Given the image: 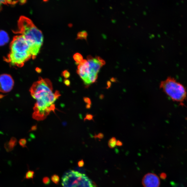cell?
<instances>
[{"mask_svg":"<svg viewBox=\"0 0 187 187\" xmlns=\"http://www.w3.org/2000/svg\"><path fill=\"white\" fill-rule=\"evenodd\" d=\"M18 26L17 33L22 35L27 41L30 46L32 58H35L43 44V36L41 31L30 19L25 16L20 17Z\"/></svg>","mask_w":187,"mask_h":187,"instance_id":"cell-1","label":"cell"},{"mask_svg":"<svg viewBox=\"0 0 187 187\" xmlns=\"http://www.w3.org/2000/svg\"><path fill=\"white\" fill-rule=\"evenodd\" d=\"M32 58L29 44L25 38L20 35L14 37L10 45V52L5 59L13 66L21 67Z\"/></svg>","mask_w":187,"mask_h":187,"instance_id":"cell-2","label":"cell"},{"mask_svg":"<svg viewBox=\"0 0 187 187\" xmlns=\"http://www.w3.org/2000/svg\"><path fill=\"white\" fill-rule=\"evenodd\" d=\"M160 88L174 102L184 106L187 99L185 87L174 78L169 77L160 83Z\"/></svg>","mask_w":187,"mask_h":187,"instance_id":"cell-3","label":"cell"},{"mask_svg":"<svg viewBox=\"0 0 187 187\" xmlns=\"http://www.w3.org/2000/svg\"><path fill=\"white\" fill-rule=\"evenodd\" d=\"M30 92L33 98L48 103H52L55 99V94L52 93V83L48 79L39 78L38 81L32 85Z\"/></svg>","mask_w":187,"mask_h":187,"instance_id":"cell-4","label":"cell"},{"mask_svg":"<svg viewBox=\"0 0 187 187\" xmlns=\"http://www.w3.org/2000/svg\"><path fill=\"white\" fill-rule=\"evenodd\" d=\"M62 185L63 187H97L85 174L72 170L63 175Z\"/></svg>","mask_w":187,"mask_h":187,"instance_id":"cell-5","label":"cell"},{"mask_svg":"<svg viewBox=\"0 0 187 187\" xmlns=\"http://www.w3.org/2000/svg\"><path fill=\"white\" fill-rule=\"evenodd\" d=\"M88 85L94 83L97 78L98 73L101 67L105 64V61L99 56L94 58L89 55L88 56Z\"/></svg>","mask_w":187,"mask_h":187,"instance_id":"cell-6","label":"cell"},{"mask_svg":"<svg viewBox=\"0 0 187 187\" xmlns=\"http://www.w3.org/2000/svg\"><path fill=\"white\" fill-rule=\"evenodd\" d=\"M14 80L10 74H3L0 75V92L8 93L14 87Z\"/></svg>","mask_w":187,"mask_h":187,"instance_id":"cell-7","label":"cell"},{"mask_svg":"<svg viewBox=\"0 0 187 187\" xmlns=\"http://www.w3.org/2000/svg\"><path fill=\"white\" fill-rule=\"evenodd\" d=\"M142 184L144 187H159L160 185V179L154 174L148 173L142 179Z\"/></svg>","mask_w":187,"mask_h":187,"instance_id":"cell-8","label":"cell"},{"mask_svg":"<svg viewBox=\"0 0 187 187\" xmlns=\"http://www.w3.org/2000/svg\"><path fill=\"white\" fill-rule=\"evenodd\" d=\"M8 34L5 31L0 30V46L6 44L9 41Z\"/></svg>","mask_w":187,"mask_h":187,"instance_id":"cell-9","label":"cell"},{"mask_svg":"<svg viewBox=\"0 0 187 187\" xmlns=\"http://www.w3.org/2000/svg\"><path fill=\"white\" fill-rule=\"evenodd\" d=\"M16 139L14 137L12 138L10 141L5 144L6 149L8 151H11L13 149L16 144Z\"/></svg>","mask_w":187,"mask_h":187,"instance_id":"cell-10","label":"cell"},{"mask_svg":"<svg viewBox=\"0 0 187 187\" xmlns=\"http://www.w3.org/2000/svg\"><path fill=\"white\" fill-rule=\"evenodd\" d=\"M73 59L75 61H76V64H78L79 63L82 62L83 60V56L81 54L79 53H76L74 54L73 57Z\"/></svg>","mask_w":187,"mask_h":187,"instance_id":"cell-11","label":"cell"},{"mask_svg":"<svg viewBox=\"0 0 187 187\" xmlns=\"http://www.w3.org/2000/svg\"><path fill=\"white\" fill-rule=\"evenodd\" d=\"M117 140L115 137H112L110 139L108 142V146L111 148H113L116 146Z\"/></svg>","mask_w":187,"mask_h":187,"instance_id":"cell-12","label":"cell"},{"mask_svg":"<svg viewBox=\"0 0 187 187\" xmlns=\"http://www.w3.org/2000/svg\"><path fill=\"white\" fill-rule=\"evenodd\" d=\"M87 33L86 31H82V32H80L78 33L77 39H86L87 37Z\"/></svg>","mask_w":187,"mask_h":187,"instance_id":"cell-13","label":"cell"},{"mask_svg":"<svg viewBox=\"0 0 187 187\" xmlns=\"http://www.w3.org/2000/svg\"><path fill=\"white\" fill-rule=\"evenodd\" d=\"M51 180L54 183L56 184H58L60 181V178L57 175H52L51 177Z\"/></svg>","mask_w":187,"mask_h":187,"instance_id":"cell-14","label":"cell"},{"mask_svg":"<svg viewBox=\"0 0 187 187\" xmlns=\"http://www.w3.org/2000/svg\"><path fill=\"white\" fill-rule=\"evenodd\" d=\"M34 172L33 171H29L27 172L26 175V178L27 179H33Z\"/></svg>","mask_w":187,"mask_h":187,"instance_id":"cell-15","label":"cell"},{"mask_svg":"<svg viewBox=\"0 0 187 187\" xmlns=\"http://www.w3.org/2000/svg\"><path fill=\"white\" fill-rule=\"evenodd\" d=\"M62 76L65 78H68L70 77V73L67 70H65L62 72Z\"/></svg>","mask_w":187,"mask_h":187,"instance_id":"cell-16","label":"cell"},{"mask_svg":"<svg viewBox=\"0 0 187 187\" xmlns=\"http://www.w3.org/2000/svg\"><path fill=\"white\" fill-rule=\"evenodd\" d=\"M43 183L45 185H48L50 182V180L49 178L48 177H45L43 178L42 180Z\"/></svg>","mask_w":187,"mask_h":187,"instance_id":"cell-17","label":"cell"},{"mask_svg":"<svg viewBox=\"0 0 187 187\" xmlns=\"http://www.w3.org/2000/svg\"><path fill=\"white\" fill-rule=\"evenodd\" d=\"M26 140L25 139H21L19 141V143L20 145L22 147H26Z\"/></svg>","mask_w":187,"mask_h":187,"instance_id":"cell-18","label":"cell"},{"mask_svg":"<svg viewBox=\"0 0 187 187\" xmlns=\"http://www.w3.org/2000/svg\"><path fill=\"white\" fill-rule=\"evenodd\" d=\"M93 115L91 114H87L85 118L84 119V121L86 120H91L93 119Z\"/></svg>","mask_w":187,"mask_h":187,"instance_id":"cell-19","label":"cell"},{"mask_svg":"<svg viewBox=\"0 0 187 187\" xmlns=\"http://www.w3.org/2000/svg\"><path fill=\"white\" fill-rule=\"evenodd\" d=\"M83 101L85 102L86 103H87V104H91V101L90 98L87 97H85L83 98Z\"/></svg>","mask_w":187,"mask_h":187,"instance_id":"cell-20","label":"cell"},{"mask_svg":"<svg viewBox=\"0 0 187 187\" xmlns=\"http://www.w3.org/2000/svg\"><path fill=\"white\" fill-rule=\"evenodd\" d=\"M78 165L79 167H83L84 165V161L83 160H81L78 162Z\"/></svg>","mask_w":187,"mask_h":187,"instance_id":"cell-21","label":"cell"},{"mask_svg":"<svg viewBox=\"0 0 187 187\" xmlns=\"http://www.w3.org/2000/svg\"><path fill=\"white\" fill-rule=\"evenodd\" d=\"M64 83L67 86H70L71 83L69 80L65 79L64 81Z\"/></svg>","mask_w":187,"mask_h":187,"instance_id":"cell-22","label":"cell"},{"mask_svg":"<svg viewBox=\"0 0 187 187\" xmlns=\"http://www.w3.org/2000/svg\"><path fill=\"white\" fill-rule=\"evenodd\" d=\"M94 137L95 138H98L101 139L103 138V137H104V135L102 133H100L98 134L97 135H95Z\"/></svg>","mask_w":187,"mask_h":187,"instance_id":"cell-23","label":"cell"},{"mask_svg":"<svg viewBox=\"0 0 187 187\" xmlns=\"http://www.w3.org/2000/svg\"><path fill=\"white\" fill-rule=\"evenodd\" d=\"M167 177L166 174L164 172H162L160 175V177L161 178V179H163V180H164L166 179Z\"/></svg>","mask_w":187,"mask_h":187,"instance_id":"cell-24","label":"cell"},{"mask_svg":"<svg viewBox=\"0 0 187 187\" xmlns=\"http://www.w3.org/2000/svg\"><path fill=\"white\" fill-rule=\"evenodd\" d=\"M7 3V1H0V10L2 9V6L3 4H6Z\"/></svg>","mask_w":187,"mask_h":187,"instance_id":"cell-25","label":"cell"},{"mask_svg":"<svg viewBox=\"0 0 187 187\" xmlns=\"http://www.w3.org/2000/svg\"><path fill=\"white\" fill-rule=\"evenodd\" d=\"M122 145V143L121 142V141H119V140H117L116 142V146H121Z\"/></svg>","mask_w":187,"mask_h":187,"instance_id":"cell-26","label":"cell"},{"mask_svg":"<svg viewBox=\"0 0 187 187\" xmlns=\"http://www.w3.org/2000/svg\"><path fill=\"white\" fill-rule=\"evenodd\" d=\"M36 71L38 73H41L42 72L41 69H40V68H37L36 69Z\"/></svg>","mask_w":187,"mask_h":187,"instance_id":"cell-27","label":"cell"},{"mask_svg":"<svg viewBox=\"0 0 187 187\" xmlns=\"http://www.w3.org/2000/svg\"><path fill=\"white\" fill-rule=\"evenodd\" d=\"M37 129V126L36 125H35V126H33V127L32 128V129H32V130H33V131H34V130H36Z\"/></svg>","mask_w":187,"mask_h":187,"instance_id":"cell-28","label":"cell"},{"mask_svg":"<svg viewBox=\"0 0 187 187\" xmlns=\"http://www.w3.org/2000/svg\"><path fill=\"white\" fill-rule=\"evenodd\" d=\"M91 104H87L86 105V108L87 109H90L91 107Z\"/></svg>","mask_w":187,"mask_h":187,"instance_id":"cell-29","label":"cell"}]
</instances>
